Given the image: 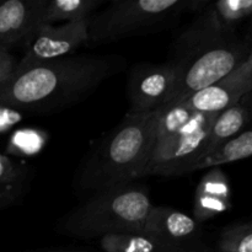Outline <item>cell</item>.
I'll return each mask as SVG.
<instances>
[{
	"label": "cell",
	"instance_id": "obj_20",
	"mask_svg": "<svg viewBox=\"0 0 252 252\" xmlns=\"http://www.w3.org/2000/svg\"><path fill=\"white\" fill-rule=\"evenodd\" d=\"M44 143H46V138L43 134L37 130L24 129L14 133L10 139L9 148L11 152L24 155H33L42 149Z\"/></svg>",
	"mask_w": 252,
	"mask_h": 252
},
{
	"label": "cell",
	"instance_id": "obj_14",
	"mask_svg": "<svg viewBox=\"0 0 252 252\" xmlns=\"http://www.w3.org/2000/svg\"><path fill=\"white\" fill-rule=\"evenodd\" d=\"M251 118V94L244 96L240 101L219 112L214 118L207 135L203 154L199 159L208 155L226 140L236 137L246 129ZM198 161V160H197ZM196 161V162H197Z\"/></svg>",
	"mask_w": 252,
	"mask_h": 252
},
{
	"label": "cell",
	"instance_id": "obj_19",
	"mask_svg": "<svg viewBox=\"0 0 252 252\" xmlns=\"http://www.w3.org/2000/svg\"><path fill=\"white\" fill-rule=\"evenodd\" d=\"M218 252H252L251 223L228 226L219 238Z\"/></svg>",
	"mask_w": 252,
	"mask_h": 252
},
{
	"label": "cell",
	"instance_id": "obj_12",
	"mask_svg": "<svg viewBox=\"0 0 252 252\" xmlns=\"http://www.w3.org/2000/svg\"><path fill=\"white\" fill-rule=\"evenodd\" d=\"M199 233L201 224L193 217L164 206H153L142 231V234L175 248H182L185 243L193 240Z\"/></svg>",
	"mask_w": 252,
	"mask_h": 252
},
{
	"label": "cell",
	"instance_id": "obj_6",
	"mask_svg": "<svg viewBox=\"0 0 252 252\" xmlns=\"http://www.w3.org/2000/svg\"><path fill=\"white\" fill-rule=\"evenodd\" d=\"M218 113L197 112L189 126L171 140L154 148L152 159L142 174L149 176H180L191 172L202 157L211 126Z\"/></svg>",
	"mask_w": 252,
	"mask_h": 252
},
{
	"label": "cell",
	"instance_id": "obj_13",
	"mask_svg": "<svg viewBox=\"0 0 252 252\" xmlns=\"http://www.w3.org/2000/svg\"><path fill=\"white\" fill-rule=\"evenodd\" d=\"M230 184L225 172L212 167L202 176L193 196V219L202 224L233 208Z\"/></svg>",
	"mask_w": 252,
	"mask_h": 252
},
{
	"label": "cell",
	"instance_id": "obj_26",
	"mask_svg": "<svg viewBox=\"0 0 252 252\" xmlns=\"http://www.w3.org/2000/svg\"><path fill=\"white\" fill-rule=\"evenodd\" d=\"M42 252H59V251H42Z\"/></svg>",
	"mask_w": 252,
	"mask_h": 252
},
{
	"label": "cell",
	"instance_id": "obj_21",
	"mask_svg": "<svg viewBox=\"0 0 252 252\" xmlns=\"http://www.w3.org/2000/svg\"><path fill=\"white\" fill-rule=\"evenodd\" d=\"M26 172L9 158L0 154V185H25Z\"/></svg>",
	"mask_w": 252,
	"mask_h": 252
},
{
	"label": "cell",
	"instance_id": "obj_23",
	"mask_svg": "<svg viewBox=\"0 0 252 252\" xmlns=\"http://www.w3.org/2000/svg\"><path fill=\"white\" fill-rule=\"evenodd\" d=\"M22 120V112L9 106L0 105V133L15 127Z\"/></svg>",
	"mask_w": 252,
	"mask_h": 252
},
{
	"label": "cell",
	"instance_id": "obj_25",
	"mask_svg": "<svg viewBox=\"0 0 252 252\" xmlns=\"http://www.w3.org/2000/svg\"><path fill=\"white\" fill-rule=\"evenodd\" d=\"M170 252H198V251H192V250H184V248H182V249H179V250L170 251Z\"/></svg>",
	"mask_w": 252,
	"mask_h": 252
},
{
	"label": "cell",
	"instance_id": "obj_1",
	"mask_svg": "<svg viewBox=\"0 0 252 252\" xmlns=\"http://www.w3.org/2000/svg\"><path fill=\"white\" fill-rule=\"evenodd\" d=\"M121 68L122 58L93 54L15 68L0 85V105L21 112H56L88 97Z\"/></svg>",
	"mask_w": 252,
	"mask_h": 252
},
{
	"label": "cell",
	"instance_id": "obj_2",
	"mask_svg": "<svg viewBox=\"0 0 252 252\" xmlns=\"http://www.w3.org/2000/svg\"><path fill=\"white\" fill-rule=\"evenodd\" d=\"M158 113H127L88 158L79 187L98 192L142 179L154 152Z\"/></svg>",
	"mask_w": 252,
	"mask_h": 252
},
{
	"label": "cell",
	"instance_id": "obj_4",
	"mask_svg": "<svg viewBox=\"0 0 252 252\" xmlns=\"http://www.w3.org/2000/svg\"><path fill=\"white\" fill-rule=\"evenodd\" d=\"M251 56L250 41L236 33L192 36L182 32L170 59L177 69V86L169 106L180 105L192 94L220 80Z\"/></svg>",
	"mask_w": 252,
	"mask_h": 252
},
{
	"label": "cell",
	"instance_id": "obj_15",
	"mask_svg": "<svg viewBox=\"0 0 252 252\" xmlns=\"http://www.w3.org/2000/svg\"><path fill=\"white\" fill-rule=\"evenodd\" d=\"M251 154L252 132L250 129H245L236 137L226 140L223 144L219 145L218 148L212 150L208 155L199 159L192 166L191 171L219 167L220 165L229 164V162L248 159V158L251 157Z\"/></svg>",
	"mask_w": 252,
	"mask_h": 252
},
{
	"label": "cell",
	"instance_id": "obj_10",
	"mask_svg": "<svg viewBox=\"0 0 252 252\" xmlns=\"http://www.w3.org/2000/svg\"><path fill=\"white\" fill-rule=\"evenodd\" d=\"M48 0H6L0 4V49L29 47L42 26Z\"/></svg>",
	"mask_w": 252,
	"mask_h": 252
},
{
	"label": "cell",
	"instance_id": "obj_17",
	"mask_svg": "<svg viewBox=\"0 0 252 252\" xmlns=\"http://www.w3.org/2000/svg\"><path fill=\"white\" fill-rule=\"evenodd\" d=\"M101 2V0H48L42 25L83 21L91 17V12L95 11Z\"/></svg>",
	"mask_w": 252,
	"mask_h": 252
},
{
	"label": "cell",
	"instance_id": "obj_24",
	"mask_svg": "<svg viewBox=\"0 0 252 252\" xmlns=\"http://www.w3.org/2000/svg\"><path fill=\"white\" fill-rule=\"evenodd\" d=\"M16 59L11 52L0 49V85L7 80L16 68Z\"/></svg>",
	"mask_w": 252,
	"mask_h": 252
},
{
	"label": "cell",
	"instance_id": "obj_3",
	"mask_svg": "<svg viewBox=\"0 0 252 252\" xmlns=\"http://www.w3.org/2000/svg\"><path fill=\"white\" fill-rule=\"evenodd\" d=\"M152 208L153 203L144 186L121 185L95 192L91 198L71 209L61 219L58 230L76 239L142 233Z\"/></svg>",
	"mask_w": 252,
	"mask_h": 252
},
{
	"label": "cell",
	"instance_id": "obj_5",
	"mask_svg": "<svg viewBox=\"0 0 252 252\" xmlns=\"http://www.w3.org/2000/svg\"><path fill=\"white\" fill-rule=\"evenodd\" d=\"M189 0H115L90 17L89 44H105L164 31L189 11Z\"/></svg>",
	"mask_w": 252,
	"mask_h": 252
},
{
	"label": "cell",
	"instance_id": "obj_16",
	"mask_svg": "<svg viewBox=\"0 0 252 252\" xmlns=\"http://www.w3.org/2000/svg\"><path fill=\"white\" fill-rule=\"evenodd\" d=\"M100 245L105 252H170L182 249L142 233L108 234L100 238Z\"/></svg>",
	"mask_w": 252,
	"mask_h": 252
},
{
	"label": "cell",
	"instance_id": "obj_9",
	"mask_svg": "<svg viewBox=\"0 0 252 252\" xmlns=\"http://www.w3.org/2000/svg\"><path fill=\"white\" fill-rule=\"evenodd\" d=\"M252 91V56L212 85L192 94L180 105L196 112L219 113Z\"/></svg>",
	"mask_w": 252,
	"mask_h": 252
},
{
	"label": "cell",
	"instance_id": "obj_18",
	"mask_svg": "<svg viewBox=\"0 0 252 252\" xmlns=\"http://www.w3.org/2000/svg\"><path fill=\"white\" fill-rule=\"evenodd\" d=\"M196 115V111L189 110L184 105H171L159 110L155 128L154 148L165 144L184 132Z\"/></svg>",
	"mask_w": 252,
	"mask_h": 252
},
{
	"label": "cell",
	"instance_id": "obj_22",
	"mask_svg": "<svg viewBox=\"0 0 252 252\" xmlns=\"http://www.w3.org/2000/svg\"><path fill=\"white\" fill-rule=\"evenodd\" d=\"M25 185H0V209L16 203L25 192Z\"/></svg>",
	"mask_w": 252,
	"mask_h": 252
},
{
	"label": "cell",
	"instance_id": "obj_11",
	"mask_svg": "<svg viewBox=\"0 0 252 252\" xmlns=\"http://www.w3.org/2000/svg\"><path fill=\"white\" fill-rule=\"evenodd\" d=\"M252 12L251 0H220L207 4L184 33L192 36H229Z\"/></svg>",
	"mask_w": 252,
	"mask_h": 252
},
{
	"label": "cell",
	"instance_id": "obj_8",
	"mask_svg": "<svg viewBox=\"0 0 252 252\" xmlns=\"http://www.w3.org/2000/svg\"><path fill=\"white\" fill-rule=\"evenodd\" d=\"M89 22L90 17L61 26L42 25L26 48L25 56L17 62L16 68H26L73 56L79 47L88 43Z\"/></svg>",
	"mask_w": 252,
	"mask_h": 252
},
{
	"label": "cell",
	"instance_id": "obj_7",
	"mask_svg": "<svg viewBox=\"0 0 252 252\" xmlns=\"http://www.w3.org/2000/svg\"><path fill=\"white\" fill-rule=\"evenodd\" d=\"M177 86V69L171 62L139 64L128 78L127 95L130 115L159 111L170 105Z\"/></svg>",
	"mask_w": 252,
	"mask_h": 252
}]
</instances>
